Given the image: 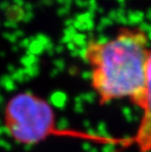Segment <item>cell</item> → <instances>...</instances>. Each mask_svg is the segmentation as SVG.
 I'll return each instance as SVG.
<instances>
[{"label": "cell", "instance_id": "obj_3", "mask_svg": "<svg viewBox=\"0 0 151 152\" xmlns=\"http://www.w3.org/2000/svg\"><path fill=\"white\" fill-rule=\"evenodd\" d=\"M141 117L136 134L130 137L131 145L139 152H151V48L148 52L145 71V86L139 105Z\"/></svg>", "mask_w": 151, "mask_h": 152}, {"label": "cell", "instance_id": "obj_11", "mask_svg": "<svg viewBox=\"0 0 151 152\" xmlns=\"http://www.w3.org/2000/svg\"><path fill=\"white\" fill-rule=\"evenodd\" d=\"M21 46L22 47H26V46H28V44H30V40L28 39V38H24L23 40L21 41Z\"/></svg>", "mask_w": 151, "mask_h": 152}, {"label": "cell", "instance_id": "obj_10", "mask_svg": "<svg viewBox=\"0 0 151 152\" xmlns=\"http://www.w3.org/2000/svg\"><path fill=\"white\" fill-rule=\"evenodd\" d=\"M14 34H15L18 38H20V37H23L25 34H24V31H22V30H20V28H18V30H16V31H14Z\"/></svg>", "mask_w": 151, "mask_h": 152}, {"label": "cell", "instance_id": "obj_2", "mask_svg": "<svg viewBox=\"0 0 151 152\" xmlns=\"http://www.w3.org/2000/svg\"><path fill=\"white\" fill-rule=\"evenodd\" d=\"M3 123L9 137L21 145H36L50 137H71L102 143H126L127 140L96 137L85 132L64 130L57 125L56 114L46 99L31 91H22L6 102Z\"/></svg>", "mask_w": 151, "mask_h": 152}, {"label": "cell", "instance_id": "obj_6", "mask_svg": "<svg viewBox=\"0 0 151 152\" xmlns=\"http://www.w3.org/2000/svg\"><path fill=\"white\" fill-rule=\"evenodd\" d=\"M10 2L8 0H3V1L0 2V10L2 11H7L9 8H10Z\"/></svg>", "mask_w": 151, "mask_h": 152}, {"label": "cell", "instance_id": "obj_4", "mask_svg": "<svg viewBox=\"0 0 151 152\" xmlns=\"http://www.w3.org/2000/svg\"><path fill=\"white\" fill-rule=\"evenodd\" d=\"M3 25H4L5 28H13V30H18L19 28V23L16 22L15 19H6V21L3 23Z\"/></svg>", "mask_w": 151, "mask_h": 152}, {"label": "cell", "instance_id": "obj_9", "mask_svg": "<svg viewBox=\"0 0 151 152\" xmlns=\"http://www.w3.org/2000/svg\"><path fill=\"white\" fill-rule=\"evenodd\" d=\"M13 3H14V5H17L19 6V7H21V8H23L24 7V5H25V1L24 0H12Z\"/></svg>", "mask_w": 151, "mask_h": 152}, {"label": "cell", "instance_id": "obj_8", "mask_svg": "<svg viewBox=\"0 0 151 152\" xmlns=\"http://www.w3.org/2000/svg\"><path fill=\"white\" fill-rule=\"evenodd\" d=\"M24 10L26 12H31V10H33V8H34V6L30 2H27V3H25V5H24Z\"/></svg>", "mask_w": 151, "mask_h": 152}, {"label": "cell", "instance_id": "obj_1", "mask_svg": "<svg viewBox=\"0 0 151 152\" xmlns=\"http://www.w3.org/2000/svg\"><path fill=\"white\" fill-rule=\"evenodd\" d=\"M149 37L144 28L128 26L112 37L89 40L82 57L101 105L128 99L139 106L145 86Z\"/></svg>", "mask_w": 151, "mask_h": 152}, {"label": "cell", "instance_id": "obj_5", "mask_svg": "<svg viewBox=\"0 0 151 152\" xmlns=\"http://www.w3.org/2000/svg\"><path fill=\"white\" fill-rule=\"evenodd\" d=\"M3 37H5L6 39L9 40L10 42H13V43L16 42V41L18 40V37L14 34V33H13V34H10V33H4V34H3Z\"/></svg>", "mask_w": 151, "mask_h": 152}, {"label": "cell", "instance_id": "obj_7", "mask_svg": "<svg viewBox=\"0 0 151 152\" xmlns=\"http://www.w3.org/2000/svg\"><path fill=\"white\" fill-rule=\"evenodd\" d=\"M33 18H34V14H33V13H31V12H26L23 22L24 23H28Z\"/></svg>", "mask_w": 151, "mask_h": 152}]
</instances>
